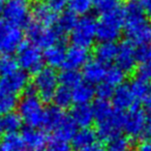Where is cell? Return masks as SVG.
Here are the masks:
<instances>
[{
    "mask_svg": "<svg viewBox=\"0 0 151 151\" xmlns=\"http://www.w3.org/2000/svg\"><path fill=\"white\" fill-rule=\"evenodd\" d=\"M124 32L127 40L134 46L151 42V25L138 0H129L123 7Z\"/></svg>",
    "mask_w": 151,
    "mask_h": 151,
    "instance_id": "obj_1",
    "label": "cell"
},
{
    "mask_svg": "<svg viewBox=\"0 0 151 151\" xmlns=\"http://www.w3.org/2000/svg\"><path fill=\"white\" fill-rule=\"evenodd\" d=\"M17 109L18 113L27 127H45L48 109L45 107L44 101L32 90L22 96L18 103Z\"/></svg>",
    "mask_w": 151,
    "mask_h": 151,
    "instance_id": "obj_2",
    "label": "cell"
},
{
    "mask_svg": "<svg viewBox=\"0 0 151 151\" xmlns=\"http://www.w3.org/2000/svg\"><path fill=\"white\" fill-rule=\"evenodd\" d=\"M124 28V12L120 7L109 13L101 14L97 22L96 35L101 42H115Z\"/></svg>",
    "mask_w": 151,
    "mask_h": 151,
    "instance_id": "obj_3",
    "label": "cell"
},
{
    "mask_svg": "<svg viewBox=\"0 0 151 151\" xmlns=\"http://www.w3.org/2000/svg\"><path fill=\"white\" fill-rule=\"evenodd\" d=\"M59 85V76L56 73L55 69L51 67H44L34 75L31 90L44 103H49L53 101Z\"/></svg>",
    "mask_w": 151,
    "mask_h": 151,
    "instance_id": "obj_4",
    "label": "cell"
},
{
    "mask_svg": "<svg viewBox=\"0 0 151 151\" xmlns=\"http://www.w3.org/2000/svg\"><path fill=\"white\" fill-rule=\"evenodd\" d=\"M16 60L19 67L26 73H34L44 68V53L40 49L31 42H23L18 49Z\"/></svg>",
    "mask_w": 151,
    "mask_h": 151,
    "instance_id": "obj_5",
    "label": "cell"
},
{
    "mask_svg": "<svg viewBox=\"0 0 151 151\" xmlns=\"http://www.w3.org/2000/svg\"><path fill=\"white\" fill-rule=\"evenodd\" d=\"M3 19L16 27L27 26L32 17V6L29 0H9L4 3Z\"/></svg>",
    "mask_w": 151,
    "mask_h": 151,
    "instance_id": "obj_6",
    "label": "cell"
},
{
    "mask_svg": "<svg viewBox=\"0 0 151 151\" xmlns=\"http://www.w3.org/2000/svg\"><path fill=\"white\" fill-rule=\"evenodd\" d=\"M97 22L92 17H83L78 20L73 31L69 33V38L73 46L88 49L94 44L96 35Z\"/></svg>",
    "mask_w": 151,
    "mask_h": 151,
    "instance_id": "obj_7",
    "label": "cell"
},
{
    "mask_svg": "<svg viewBox=\"0 0 151 151\" xmlns=\"http://www.w3.org/2000/svg\"><path fill=\"white\" fill-rule=\"evenodd\" d=\"M26 35L29 42L45 50L59 44L62 37L55 28L45 27L35 22H30L26 26Z\"/></svg>",
    "mask_w": 151,
    "mask_h": 151,
    "instance_id": "obj_8",
    "label": "cell"
},
{
    "mask_svg": "<svg viewBox=\"0 0 151 151\" xmlns=\"http://www.w3.org/2000/svg\"><path fill=\"white\" fill-rule=\"evenodd\" d=\"M124 113L114 109V111L105 118L96 121V134L101 141L111 142L120 137L123 130Z\"/></svg>",
    "mask_w": 151,
    "mask_h": 151,
    "instance_id": "obj_9",
    "label": "cell"
},
{
    "mask_svg": "<svg viewBox=\"0 0 151 151\" xmlns=\"http://www.w3.org/2000/svg\"><path fill=\"white\" fill-rule=\"evenodd\" d=\"M23 32L21 28L9 24L0 18V53L4 55L17 52L23 45Z\"/></svg>",
    "mask_w": 151,
    "mask_h": 151,
    "instance_id": "obj_10",
    "label": "cell"
},
{
    "mask_svg": "<svg viewBox=\"0 0 151 151\" xmlns=\"http://www.w3.org/2000/svg\"><path fill=\"white\" fill-rule=\"evenodd\" d=\"M147 123L146 111L137 105L124 114L123 130L129 138H141L146 132Z\"/></svg>",
    "mask_w": 151,
    "mask_h": 151,
    "instance_id": "obj_11",
    "label": "cell"
},
{
    "mask_svg": "<svg viewBox=\"0 0 151 151\" xmlns=\"http://www.w3.org/2000/svg\"><path fill=\"white\" fill-rule=\"evenodd\" d=\"M28 83L29 80L27 73L22 69H18L11 75L2 76L0 79V91L17 96L28 88Z\"/></svg>",
    "mask_w": 151,
    "mask_h": 151,
    "instance_id": "obj_12",
    "label": "cell"
},
{
    "mask_svg": "<svg viewBox=\"0 0 151 151\" xmlns=\"http://www.w3.org/2000/svg\"><path fill=\"white\" fill-rule=\"evenodd\" d=\"M116 65L124 73H132L137 66V48L129 40L121 42L118 46V53L116 57Z\"/></svg>",
    "mask_w": 151,
    "mask_h": 151,
    "instance_id": "obj_13",
    "label": "cell"
},
{
    "mask_svg": "<svg viewBox=\"0 0 151 151\" xmlns=\"http://www.w3.org/2000/svg\"><path fill=\"white\" fill-rule=\"evenodd\" d=\"M137 101L130 88V85L123 84L117 87L112 96V106L118 111H128L134 106Z\"/></svg>",
    "mask_w": 151,
    "mask_h": 151,
    "instance_id": "obj_14",
    "label": "cell"
},
{
    "mask_svg": "<svg viewBox=\"0 0 151 151\" xmlns=\"http://www.w3.org/2000/svg\"><path fill=\"white\" fill-rule=\"evenodd\" d=\"M88 61H89L88 49H85L78 46H73H73H70L66 50L64 68L79 70L80 68H83Z\"/></svg>",
    "mask_w": 151,
    "mask_h": 151,
    "instance_id": "obj_15",
    "label": "cell"
},
{
    "mask_svg": "<svg viewBox=\"0 0 151 151\" xmlns=\"http://www.w3.org/2000/svg\"><path fill=\"white\" fill-rule=\"evenodd\" d=\"M32 18L35 23L45 27H51L56 24L58 14L55 13L47 2L40 1L32 6Z\"/></svg>",
    "mask_w": 151,
    "mask_h": 151,
    "instance_id": "obj_16",
    "label": "cell"
},
{
    "mask_svg": "<svg viewBox=\"0 0 151 151\" xmlns=\"http://www.w3.org/2000/svg\"><path fill=\"white\" fill-rule=\"evenodd\" d=\"M107 65L99 62L96 59L89 60L83 67L82 77L84 78L85 82L91 85L101 84L105 81L106 73H107Z\"/></svg>",
    "mask_w": 151,
    "mask_h": 151,
    "instance_id": "obj_17",
    "label": "cell"
},
{
    "mask_svg": "<svg viewBox=\"0 0 151 151\" xmlns=\"http://www.w3.org/2000/svg\"><path fill=\"white\" fill-rule=\"evenodd\" d=\"M22 138L25 146H27L30 150H42L48 144V137L40 128H25L22 132Z\"/></svg>",
    "mask_w": 151,
    "mask_h": 151,
    "instance_id": "obj_18",
    "label": "cell"
},
{
    "mask_svg": "<svg viewBox=\"0 0 151 151\" xmlns=\"http://www.w3.org/2000/svg\"><path fill=\"white\" fill-rule=\"evenodd\" d=\"M77 126L81 128L90 127L95 121V114L93 107L90 105H76L71 109L70 115Z\"/></svg>",
    "mask_w": 151,
    "mask_h": 151,
    "instance_id": "obj_19",
    "label": "cell"
},
{
    "mask_svg": "<svg viewBox=\"0 0 151 151\" xmlns=\"http://www.w3.org/2000/svg\"><path fill=\"white\" fill-rule=\"evenodd\" d=\"M66 50L67 49H65V47L61 42L45 50V63H47L51 68H59L61 66H64Z\"/></svg>",
    "mask_w": 151,
    "mask_h": 151,
    "instance_id": "obj_20",
    "label": "cell"
},
{
    "mask_svg": "<svg viewBox=\"0 0 151 151\" xmlns=\"http://www.w3.org/2000/svg\"><path fill=\"white\" fill-rule=\"evenodd\" d=\"M78 132V126L73 122L70 116H65V118L60 122L58 126L53 130V136L55 140L67 142L73 141L75 134Z\"/></svg>",
    "mask_w": 151,
    "mask_h": 151,
    "instance_id": "obj_21",
    "label": "cell"
},
{
    "mask_svg": "<svg viewBox=\"0 0 151 151\" xmlns=\"http://www.w3.org/2000/svg\"><path fill=\"white\" fill-rule=\"evenodd\" d=\"M71 92L76 105H89L94 96H96L94 86L87 82H81L71 90Z\"/></svg>",
    "mask_w": 151,
    "mask_h": 151,
    "instance_id": "obj_22",
    "label": "cell"
},
{
    "mask_svg": "<svg viewBox=\"0 0 151 151\" xmlns=\"http://www.w3.org/2000/svg\"><path fill=\"white\" fill-rule=\"evenodd\" d=\"M117 53L118 46L115 42H99L94 49L95 59L105 65L115 61Z\"/></svg>",
    "mask_w": 151,
    "mask_h": 151,
    "instance_id": "obj_23",
    "label": "cell"
},
{
    "mask_svg": "<svg viewBox=\"0 0 151 151\" xmlns=\"http://www.w3.org/2000/svg\"><path fill=\"white\" fill-rule=\"evenodd\" d=\"M96 130H94L91 127H84L78 129L71 143H73V146L76 149L81 150V149L86 148V147L90 146L93 143L96 142Z\"/></svg>",
    "mask_w": 151,
    "mask_h": 151,
    "instance_id": "obj_24",
    "label": "cell"
},
{
    "mask_svg": "<svg viewBox=\"0 0 151 151\" xmlns=\"http://www.w3.org/2000/svg\"><path fill=\"white\" fill-rule=\"evenodd\" d=\"M25 143L19 132H7L0 140V151H24Z\"/></svg>",
    "mask_w": 151,
    "mask_h": 151,
    "instance_id": "obj_25",
    "label": "cell"
},
{
    "mask_svg": "<svg viewBox=\"0 0 151 151\" xmlns=\"http://www.w3.org/2000/svg\"><path fill=\"white\" fill-rule=\"evenodd\" d=\"M77 22H78V20L73 14H71L70 12H65L58 17V20H57L54 28L61 35H64V34L70 33L73 31Z\"/></svg>",
    "mask_w": 151,
    "mask_h": 151,
    "instance_id": "obj_26",
    "label": "cell"
},
{
    "mask_svg": "<svg viewBox=\"0 0 151 151\" xmlns=\"http://www.w3.org/2000/svg\"><path fill=\"white\" fill-rule=\"evenodd\" d=\"M130 88L137 101H145L151 95V84L149 81L136 78L130 83Z\"/></svg>",
    "mask_w": 151,
    "mask_h": 151,
    "instance_id": "obj_27",
    "label": "cell"
},
{
    "mask_svg": "<svg viewBox=\"0 0 151 151\" xmlns=\"http://www.w3.org/2000/svg\"><path fill=\"white\" fill-rule=\"evenodd\" d=\"M53 103H54L55 107L59 108L61 110L69 108L71 104L73 103L71 89L59 85L58 89H57L56 93L54 95V99H53Z\"/></svg>",
    "mask_w": 151,
    "mask_h": 151,
    "instance_id": "obj_28",
    "label": "cell"
},
{
    "mask_svg": "<svg viewBox=\"0 0 151 151\" xmlns=\"http://www.w3.org/2000/svg\"><path fill=\"white\" fill-rule=\"evenodd\" d=\"M68 12L76 17H87L93 7L91 0H68Z\"/></svg>",
    "mask_w": 151,
    "mask_h": 151,
    "instance_id": "obj_29",
    "label": "cell"
},
{
    "mask_svg": "<svg viewBox=\"0 0 151 151\" xmlns=\"http://www.w3.org/2000/svg\"><path fill=\"white\" fill-rule=\"evenodd\" d=\"M82 75L79 73V70L73 69H64L59 75V83L61 86H64L73 90L77 85H79L82 81Z\"/></svg>",
    "mask_w": 151,
    "mask_h": 151,
    "instance_id": "obj_30",
    "label": "cell"
},
{
    "mask_svg": "<svg viewBox=\"0 0 151 151\" xmlns=\"http://www.w3.org/2000/svg\"><path fill=\"white\" fill-rule=\"evenodd\" d=\"M124 80H125V73L120 67H118L117 65L107 67V73H106L104 82L116 89L117 87L123 85Z\"/></svg>",
    "mask_w": 151,
    "mask_h": 151,
    "instance_id": "obj_31",
    "label": "cell"
},
{
    "mask_svg": "<svg viewBox=\"0 0 151 151\" xmlns=\"http://www.w3.org/2000/svg\"><path fill=\"white\" fill-rule=\"evenodd\" d=\"M65 116H66V114L63 112V110L59 109L57 107H52L50 109H48L45 128L53 132L60 124V122L64 119Z\"/></svg>",
    "mask_w": 151,
    "mask_h": 151,
    "instance_id": "obj_32",
    "label": "cell"
},
{
    "mask_svg": "<svg viewBox=\"0 0 151 151\" xmlns=\"http://www.w3.org/2000/svg\"><path fill=\"white\" fill-rule=\"evenodd\" d=\"M18 103L16 95L0 91V115L5 116L14 112L18 107Z\"/></svg>",
    "mask_w": 151,
    "mask_h": 151,
    "instance_id": "obj_33",
    "label": "cell"
},
{
    "mask_svg": "<svg viewBox=\"0 0 151 151\" xmlns=\"http://www.w3.org/2000/svg\"><path fill=\"white\" fill-rule=\"evenodd\" d=\"M2 123H3V127H4L5 132H18V130L22 127V124H23L24 122H23V120H22L21 116L19 115V113L12 112V113L3 116Z\"/></svg>",
    "mask_w": 151,
    "mask_h": 151,
    "instance_id": "obj_34",
    "label": "cell"
},
{
    "mask_svg": "<svg viewBox=\"0 0 151 151\" xmlns=\"http://www.w3.org/2000/svg\"><path fill=\"white\" fill-rule=\"evenodd\" d=\"M93 7L101 12V14L109 13L121 7L122 0H91Z\"/></svg>",
    "mask_w": 151,
    "mask_h": 151,
    "instance_id": "obj_35",
    "label": "cell"
},
{
    "mask_svg": "<svg viewBox=\"0 0 151 151\" xmlns=\"http://www.w3.org/2000/svg\"><path fill=\"white\" fill-rule=\"evenodd\" d=\"M18 62L15 58L9 55H3L0 58V73L2 76H7L18 70Z\"/></svg>",
    "mask_w": 151,
    "mask_h": 151,
    "instance_id": "obj_36",
    "label": "cell"
},
{
    "mask_svg": "<svg viewBox=\"0 0 151 151\" xmlns=\"http://www.w3.org/2000/svg\"><path fill=\"white\" fill-rule=\"evenodd\" d=\"M106 151H132V143L127 137L120 136L109 143Z\"/></svg>",
    "mask_w": 151,
    "mask_h": 151,
    "instance_id": "obj_37",
    "label": "cell"
},
{
    "mask_svg": "<svg viewBox=\"0 0 151 151\" xmlns=\"http://www.w3.org/2000/svg\"><path fill=\"white\" fill-rule=\"evenodd\" d=\"M114 91H115V88H113L111 85L107 84L106 82L99 84L96 88H95V93H96V96L99 101H108L109 99H112Z\"/></svg>",
    "mask_w": 151,
    "mask_h": 151,
    "instance_id": "obj_38",
    "label": "cell"
},
{
    "mask_svg": "<svg viewBox=\"0 0 151 151\" xmlns=\"http://www.w3.org/2000/svg\"><path fill=\"white\" fill-rule=\"evenodd\" d=\"M137 59L141 64L151 63V42L139 46L137 48Z\"/></svg>",
    "mask_w": 151,
    "mask_h": 151,
    "instance_id": "obj_39",
    "label": "cell"
},
{
    "mask_svg": "<svg viewBox=\"0 0 151 151\" xmlns=\"http://www.w3.org/2000/svg\"><path fill=\"white\" fill-rule=\"evenodd\" d=\"M42 151H71V147L67 142H62V141L53 139V141L47 144Z\"/></svg>",
    "mask_w": 151,
    "mask_h": 151,
    "instance_id": "obj_40",
    "label": "cell"
},
{
    "mask_svg": "<svg viewBox=\"0 0 151 151\" xmlns=\"http://www.w3.org/2000/svg\"><path fill=\"white\" fill-rule=\"evenodd\" d=\"M136 78L142 79L145 81L151 80V63H145L141 64L137 69V77Z\"/></svg>",
    "mask_w": 151,
    "mask_h": 151,
    "instance_id": "obj_41",
    "label": "cell"
},
{
    "mask_svg": "<svg viewBox=\"0 0 151 151\" xmlns=\"http://www.w3.org/2000/svg\"><path fill=\"white\" fill-rule=\"evenodd\" d=\"M49 6L55 12V13H61L68 4V0H47Z\"/></svg>",
    "mask_w": 151,
    "mask_h": 151,
    "instance_id": "obj_42",
    "label": "cell"
},
{
    "mask_svg": "<svg viewBox=\"0 0 151 151\" xmlns=\"http://www.w3.org/2000/svg\"><path fill=\"white\" fill-rule=\"evenodd\" d=\"M79 151H106V149L101 143L95 142V143H93L92 145H90V146L81 149V150H79Z\"/></svg>",
    "mask_w": 151,
    "mask_h": 151,
    "instance_id": "obj_43",
    "label": "cell"
},
{
    "mask_svg": "<svg viewBox=\"0 0 151 151\" xmlns=\"http://www.w3.org/2000/svg\"><path fill=\"white\" fill-rule=\"evenodd\" d=\"M146 15H151V0H138Z\"/></svg>",
    "mask_w": 151,
    "mask_h": 151,
    "instance_id": "obj_44",
    "label": "cell"
},
{
    "mask_svg": "<svg viewBox=\"0 0 151 151\" xmlns=\"http://www.w3.org/2000/svg\"><path fill=\"white\" fill-rule=\"evenodd\" d=\"M136 151H151V140L141 142L137 147Z\"/></svg>",
    "mask_w": 151,
    "mask_h": 151,
    "instance_id": "obj_45",
    "label": "cell"
},
{
    "mask_svg": "<svg viewBox=\"0 0 151 151\" xmlns=\"http://www.w3.org/2000/svg\"><path fill=\"white\" fill-rule=\"evenodd\" d=\"M144 104H145V110H146V112H148L151 115V95L144 101Z\"/></svg>",
    "mask_w": 151,
    "mask_h": 151,
    "instance_id": "obj_46",
    "label": "cell"
},
{
    "mask_svg": "<svg viewBox=\"0 0 151 151\" xmlns=\"http://www.w3.org/2000/svg\"><path fill=\"white\" fill-rule=\"evenodd\" d=\"M4 127H3V123H2V119H0V140L3 138V132H4Z\"/></svg>",
    "mask_w": 151,
    "mask_h": 151,
    "instance_id": "obj_47",
    "label": "cell"
},
{
    "mask_svg": "<svg viewBox=\"0 0 151 151\" xmlns=\"http://www.w3.org/2000/svg\"><path fill=\"white\" fill-rule=\"evenodd\" d=\"M146 132L148 134L151 136V117L150 119H148V123H147V129H146Z\"/></svg>",
    "mask_w": 151,
    "mask_h": 151,
    "instance_id": "obj_48",
    "label": "cell"
},
{
    "mask_svg": "<svg viewBox=\"0 0 151 151\" xmlns=\"http://www.w3.org/2000/svg\"><path fill=\"white\" fill-rule=\"evenodd\" d=\"M2 11H3V5L2 3L0 2V14H2Z\"/></svg>",
    "mask_w": 151,
    "mask_h": 151,
    "instance_id": "obj_49",
    "label": "cell"
},
{
    "mask_svg": "<svg viewBox=\"0 0 151 151\" xmlns=\"http://www.w3.org/2000/svg\"><path fill=\"white\" fill-rule=\"evenodd\" d=\"M9 0H0V2H7Z\"/></svg>",
    "mask_w": 151,
    "mask_h": 151,
    "instance_id": "obj_50",
    "label": "cell"
},
{
    "mask_svg": "<svg viewBox=\"0 0 151 151\" xmlns=\"http://www.w3.org/2000/svg\"><path fill=\"white\" fill-rule=\"evenodd\" d=\"M24 151H34V150H30V149H28V150H24Z\"/></svg>",
    "mask_w": 151,
    "mask_h": 151,
    "instance_id": "obj_51",
    "label": "cell"
}]
</instances>
